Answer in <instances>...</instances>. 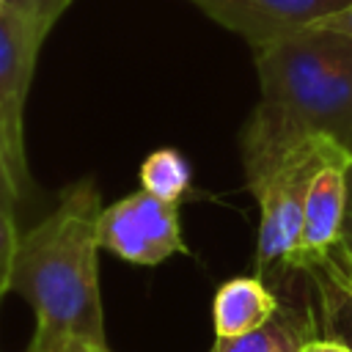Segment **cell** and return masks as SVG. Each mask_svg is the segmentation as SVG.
Here are the masks:
<instances>
[{
    "label": "cell",
    "instance_id": "cell-11",
    "mask_svg": "<svg viewBox=\"0 0 352 352\" xmlns=\"http://www.w3.org/2000/svg\"><path fill=\"white\" fill-rule=\"evenodd\" d=\"M138 179H140V187L148 190L151 195H157L162 201H170V204H179V198L190 190L192 168H190V162L184 160L182 151L157 148L140 162Z\"/></svg>",
    "mask_w": 352,
    "mask_h": 352
},
{
    "label": "cell",
    "instance_id": "cell-12",
    "mask_svg": "<svg viewBox=\"0 0 352 352\" xmlns=\"http://www.w3.org/2000/svg\"><path fill=\"white\" fill-rule=\"evenodd\" d=\"M25 352H110L104 341H94L77 333H58L36 327Z\"/></svg>",
    "mask_w": 352,
    "mask_h": 352
},
{
    "label": "cell",
    "instance_id": "cell-10",
    "mask_svg": "<svg viewBox=\"0 0 352 352\" xmlns=\"http://www.w3.org/2000/svg\"><path fill=\"white\" fill-rule=\"evenodd\" d=\"M316 336L322 333L314 302L280 305L264 324L242 336L217 338L212 352H300Z\"/></svg>",
    "mask_w": 352,
    "mask_h": 352
},
{
    "label": "cell",
    "instance_id": "cell-18",
    "mask_svg": "<svg viewBox=\"0 0 352 352\" xmlns=\"http://www.w3.org/2000/svg\"><path fill=\"white\" fill-rule=\"evenodd\" d=\"M300 352H352V349L344 346V344H338V341H333V338L316 336V338H311Z\"/></svg>",
    "mask_w": 352,
    "mask_h": 352
},
{
    "label": "cell",
    "instance_id": "cell-13",
    "mask_svg": "<svg viewBox=\"0 0 352 352\" xmlns=\"http://www.w3.org/2000/svg\"><path fill=\"white\" fill-rule=\"evenodd\" d=\"M69 3L72 0H0V8L19 14L47 38V33L60 19V14L69 8Z\"/></svg>",
    "mask_w": 352,
    "mask_h": 352
},
{
    "label": "cell",
    "instance_id": "cell-4",
    "mask_svg": "<svg viewBox=\"0 0 352 352\" xmlns=\"http://www.w3.org/2000/svg\"><path fill=\"white\" fill-rule=\"evenodd\" d=\"M44 36L19 14L0 8V151L19 195L28 192L25 99Z\"/></svg>",
    "mask_w": 352,
    "mask_h": 352
},
{
    "label": "cell",
    "instance_id": "cell-8",
    "mask_svg": "<svg viewBox=\"0 0 352 352\" xmlns=\"http://www.w3.org/2000/svg\"><path fill=\"white\" fill-rule=\"evenodd\" d=\"M302 275L316 292L319 333L352 349V256L336 245Z\"/></svg>",
    "mask_w": 352,
    "mask_h": 352
},
{
    "label": "cell",
    "instance_id": "cell-5",
    "mask_svg": "<svg viewBox=\"0 0 352 352\" xmlns=\"http://www.w3.org/2000/svg\"><path fill=\"white\" fill-rule=\"evenodd\" d=\"M99 242L102 250L140 267L190 253L182 239L176 204L162 201L143 187L102 209Z\"/></svg>",
    "mask_w": 352,
    "mask_h": 352
},
{
    "label": "cell",
    "instance_id": "cell-9",
    "mask_svg": "<svg viewBox=\"0 0 352 352\" xmlns=\"http://www.w3.org/2000/svg\"><path fill=\"white\" fill-rule=\"evenodd\" d=\"M280 308V297L258 275H239L226 280L212 300L214 336L231 338L264 324Z\"/></svg>",
    "mask_w": 352,
    "mask_h": 352
},
{
    "label": "cell",
    "instance_id": "cell-17",
    "mask_svg": "<svg viewBox=\"0 0 352 352\" xmlns=\"http://www.w3.org/2000/svg\"><path fill=\"white\" fill-rule=\"evenodd\" d=\"M19 198H22V195H19V190H16L14 179H11V170H8V165H6V157H3V151H0V204L14 206Z\"/></svg>",
    "mask_w": 352,
    "mask_h": 352
},
{
    "label": "cell",
    "instance_id": "cell-2",
    "mask_svg": "<svg viewBox=\"0 0 352 352\" xmlns=\"http://www.w3.org/2000/svg\"><path fill=\"white\" fill-rule=\"evenodd\" d=\"M102 209L99 187L80 179L44 220L19 234L11 289L33 308L36 327L107 344L99 292Z\"/></svg>",
    "mask_w": 352,
    "mask_h": 352
},
{
    "label": "cell",
    "instance_id": "cell-15",
    "mask_svg": "<svg viewBox=\"0 0 352 352\" xmlns=\"http://www.w3.org/2000/svg\"><path fill=\"white\" fill-rule=\"evenodd\" d=\"M311 25L314 28H322V30H336V33L352 36V3L344 6V8H338V11H333V14H324L322 19L311 22Z\"/></svg>",
    "mask_w": 352,
    "mask_h": 352
},
{
    "label": "cell",
    "instance_id": "cell-7",
    "mask_svg": "<svg viewBox=\"0 0 352 352\" xmlns=\"http://www.w3.org/2000/svg\"><path fill=\"white\" fill-rule=\"evenodd\" d=\"M352 165V154L336 157L324 162L311 179L300 242L289 258V272H302L322 256H327L341 239V220L346 206V170Z\"/></svg>",
    "mask_w": 352,
    "mask_h": 352
},
{
    "label": "cell",
    "instance_id": "cell-6",
    "mask_svg": "<svg viewBox=\"0 0 352 352\" xmlns=\"http://www.w3.org/2000/svg\"><path fill=\"white\" fill-rule=\"evenodd\" d=\"M206 16L239 33L253 50H261L311 22L333 14L352 0H190Z\"/></svg>",
    "mask_w": 352,
    "mask_h": 352
},
{
    "label": "cell",
    "instance_id": "cell-3",
    "mask_svg": "<svg viewBox=\"0 0 352 352\" xmlns=\"http://www.w3.org/2000/svg\"><path fill=\"white\" fill-rule=\"evenodd\" d=\"M352 154L333 138H305L292 146L264 176H258L248 190L258 201V239H256V275L275 280L289 272V258L300 242L302 209L311 179L316 170L336 160Z\"/></svg>",
    "mask_w": 352,
    "mask_h": 352
},
{
    "label": "cell",
    "instance_id": "cell-16",
    "mask_svg": "<svg viewBox=\"0 0 352 352\" xmlns=\"http://www.w3.org/2000/svg\"><path fill=\"white\" fill-rule=\"evenodd\" d=\"M338 248H344V250L352 256V165H349V170H346V206H344Z\"/></svg>",
    "mask_w": 352,
    "mask_h": 352
},
{
    "label": "cell",
    "instance_id": "cell-14",
    "mask_svg": "<svg viewBox=\"0 0 352 352\" xmlns=\"http://www.w3.org/2000/svg\"><path fill=\"white\" fill-rule=\"evenodd\" d=\"M16 245H19V231L14 220V206L0 204V300L6 292H11V270H14Z\"/></svg>",
    "mask_w": 352,
    "mask_h": 352
},
{
    "label": "cell",
    "instance_id": "cell-1",
    "mask_svg": "<svg viewBox=\"0 0 352 352\" xmlns=\"http://www.w3.org/2000/svg\"><path fill=\"white\" fill-rule=\"evenodd\" d=\"M253 52L261 99L239 135L245 182L305 138L352 151V36L308 25Z\"/></svg>",
    "mask_w": 352,
    "mask_h": 352
}]
</instances>
